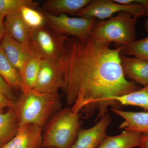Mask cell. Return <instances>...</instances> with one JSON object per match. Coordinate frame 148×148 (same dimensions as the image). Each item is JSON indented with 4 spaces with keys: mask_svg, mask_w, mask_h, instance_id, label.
<instances>
[{
    "mask_svg": "<svg viewBox=\"0 0 148 148\" xmlns=\"http://www.w3.org/2000/svg\"><path fill=\"white\" fill-rule=\"evenodd\" d=\"M97 41L92 36L86 40L67 38L62 60L68 105L74 112L82 111L85 118L98 113L97 119L109 107L120 109L113 98L140 89L125 77L121 63L122 46Z\"/></svg>",
    "mask_w": 148,
    "mask_h": 148,
    "instance_id": "6da1fadb",
    "label": "cell"
},
{
    "mask_svg": "<svg viewBox=\"0 0 148 148\" xmlns=\"http://www.w3.org/2000/svg\"><path fill=\"white\" fill-rule=\"evenodd\" d=\"M61 107L58 92L45 93L34 89L23 91L14 107L18 127L33 124L42 128Z\"/></svg>",
    "mask_w": 148,
    "mask_h": 148,
    "instance_id": "7a4b0ae2",
    "label": "cell"
},
{
    "mask_svg": "<svg viewBox=\"0 0 148 148\" xmlns=\"http://www.w3.org/2000/svg\"><path fill=\"white\" fill-rule=\"evenodd\" d=\"M80 115L69 107L56 112L45 126L42 148H71L80 130Z\"/></svg>",
    "mask_w": 148,
    "mask_h": 148,
    "instance_id": "3957f363",
    "label": "cell"
},
{
    "mask_svg": "<svg viewBox=\"0 0 148 148\" xmlns=\"http://www.w3.org/2000/svg\"><path fill=\"white\" fill-rule=\"evenodd\" d=\"M137 18L126 12L119 13L107 20L97 22L93 27L91 36L100 42H114L126 46L136 40Z\"/></svg>",
    "mask_w": 148,
    "mask_h": 148,
    "instance_id": "277c9868",
    "label": "cell"
},
{
    "mask_svg": "<svg viewBox=\"0 0 148 148\" xmlns=\"http://www.w3.org/2000/svg\"><path fill=\"white\" fill-rule=\"evenodd\" d=\"M67 38L44 26L32 32L30 44L42 59L60 62L64 57Z\"/></svg>",
    "mask_w": 148,
    "mask_h": 148,
    "instance_id": "5b68a950",
    "label": "cell"
},
{
    "mask_svg": "<svg viewBox=\"0 0 148 148\" xmlns=\"http://www.w3.org/2000/svg\"><path fill=\"white\" fill-rule=\"evenodd\" d=\"M46 23L50 29L57 34L71 36L82 40H86L91 36L96 18L71 17L66 14L58 15L45 12Z\"/></svg>",
    "mask_w": 148,
    "mask_h": 148,
    "instance_id": "8992f818",
    "label": "cell"
},
{
    "mask_svg": "<svg viewBox=\"0 0 148 148\" xmlns=\"http://www.w3.org/2000/svg\"><path fill=\"white\" fill-rule=\"evenodd\" d=\"M126 12L136 18L147 15L148 6L140 3L123 5L110 0H95L80 11L77 15L85 18L103 19L115 13Z\"/></svg>",
    "mask_w": 148,
    "mask_h": 148,
    "instance_id": "52a82bcc",
    "label": "cell"
},
{
    "mask_svg": "<svg viewBox=\"0 0 148 148\" xmlns=\"http://www.w3.org/2000/svg\"><path fill=\"white\" fill-rule=\"evenodd\" d=\"M61 61L41 59L34 90L45 93H57L59 89L64 90L65 81Z\"/></svg>",
    "mask_w": 148,
    "mask_h": 148,
    "instance_id": "ba28073f",
    "label": "cell"
},
{
    "mask_svg": "<svg viewBox=\"0 0 148 148\" xmlns=\"http://www.w3.org/2000/svg\"><path fill=\"white\" fill-rule=\"evenodd\" d=\"M0 47L22 78L25 65L37 54L31 48L17 42L6 34L2 40Z\"/></svg>",
    "mask_w": 148,
    "mask_h": 148,
    "instance_id": "9c48e42d",
    "label": "cell"
},
{
    "mask_svg": "<svg viewBox=\"0 0 148 148\" xmlns=\"http://www.w3.org/2000/svg\"><path fill=\"white\" fill-rule=\"evenodd\" d=\"M111 117L106 114L93 127L80 130L75 143L70 148H97L108 135L106 130L111 122Z\"/></svg>",
    "mask_w": 148,
    "mask_h": 148,
    "instance_id": "30bf717a",
    "label": "cell"
},
{
    "mask_svg": "<svg viewBox=\"0 0 148 148\" xmlns=\"http://www.w3.org/2000/svg\"><path fill=\"white\" fill-rule=\"evenodd\" d=\"M42 127L33 124L18 127L16 135L1 148H42Z\"/></svg>",
    "mask_w": 148,
    "mask_h": 148,
    "instance_id": "8fae6325",
    "label": "cell"
},
{
    "mask_svg": "<svg viewBox=\"0 0 148 148\" xmlns=\"http://www.w3.org/2000/svg\"><path fill=\"white\" fill-rule=\"evenodd\" d=\"M5 34L17 42L31 48L32 32L25 24L18 12L9 14L4 19Z\"/></svg>",
    "mask_w": 148,
    "mask_h": 148,
    "instance_id": "7c38bea8",
    "label": "cell"
},
{
    "mask_svg": "<svg viewBox=\"0 0 148 148\" xmlns=\"http://www.w3.org/2000/svg\"><path fill=\"white\" fill-rule=\"evenodd\" d=\"M121 63L125 77L143 86L148 84V61L121 55Z\"/></svg>",
    "mask_w": 148,
    "mask_h": 148,
    "instance_id": "4fadbf2b",
    "label": "cell"
},
{
    "mask_svg": "<svg viewBox=\"0 0 148 148\" xmlns=\"http://www.w3.org/2000/svg\"><path fill=\"white\" fill-rule=\"evenodd\" d=\"M111 110L124 119L119 126L120 129L143 134L148 133V112H127L115 108H112Z\"/></svg>",
    "mask_w": 148,
    "mask_h": 148,
    "instance_id": "5bb4252c",
    "label": "cell"
},
{
    "mask_svg": "<svg viewBox=\"0 0 148 148\" xmlns=\"http://www.w3.org/2000/svg\"><path fill=\"white\" fill-rule=\"evenodd\" d=\"M143 133L125 130L119 135L108 136L97 148H132L140 145Z\"/></svg>",
    "mask_w": 148,
    "mask_h": 148,
    "instance_id": "9a60e30c",
    "label": "cell"
},
{
    "mask_svg": "<svg viewBox=\"0 0 148 148\" xmlns=\"http://www.w3.org/2000/svg\"><path fill=\"white\" fill-rule=\"evenodd\" d=\"M18 128L14 108L0 113V148L7 144L16 135Z\"/></svg>",
    "mask_w": 148,
    "mask_h": 148,
    "instance_id": "2e32d148",
    "label": "cell"
},
{
    "mask_svg": "<svg viewBox=\"0 0 148 148\" xmlns=\"http://www.w3.org/2000/svg\"><path fill=\"white\" fill-rule=\"evenodd\" d=\"M91 0H49L42 5L45 10L61 14L77 13L88 5Z\"/></svg>",
    "mask_w": 148,
    "mask_h": 148,
    "instance_id": "e0dca14e",
    "label": "cell"
},
{
    "mask_svg": "<svg viewBox=\"0 0 148 148\" xmlns=\"http://www.w3.org/2000/svg\"><path fill=\"white\" fill-rule=\"evenodd\" d=\"M0 75L12 89H21L22 80L21 75L9 61L0 47Z\"/></svg>",
    "mask_w": 148,
    "mask_h": 148,
    "instance_id": "ac0fdd59",
    "label": "cell"
},
{
    "mask_svg": "<svg viewBox=\"0 0 148 148\" xmlns=\"http://www.w3.org/2000/svg\"><path fill=\"white\" fill-rule=\"evenodd\" d=\"M120 106H138L148 112V84L136 91L113 98Z\"/></svg>",
    "mask_w": 148,
    "mask_h": 148,
    "instance_id": "d6986e66",
    "label": "cell"
},
{
    "mask_svg": "<svg viewBox=\"0 0 148 148\" xmlns=\"http://www.w3.org/2000/svg\"><path fill=\"white\" fill-rule=\"evenodd\" d=\"M42 59L38 56L36 55L30 59L24 66L22 76V91L34 89Z\"/></svg>",
    "mask_w": 148,
    "mask_h": 148,
    "instance_id": "ffe728a7",
    "label": "cell"
},
{
    "mask_svg": "<svg viewBox=\"0 0 148 148\" xmlns=\"http://www.w3.org/2000/svg\"><path fill=\"white\" fill-rule=\"evenodd\" d=\"M18 13L24 23L32 32L45 26L46 19L44 14L36 8L24 6L21 8Z\"/></svg>",
    "mask_w": 148,
    "mask_h": 148,
    "instance_id": "44dd1931",
    "label": "cell"
},
{
    "mask_svg": "<svg viewBox=\"0 0 148 148\" xmlns=\"http://www.w3.org/2000/svg\"><path fill=\"white\" fill-rule=\"evenodd\" d=\"M121 54L132 56L148 62V36L136 40L128 45L122 46Z\"/></svg>",
    "mask_w": 148,
    "mask_h": 148,
    "instance_id": "7402d4cb",
    "label": "cell"
},
{
    "mask_svg": "<svg viewBox=\"0 0 148 148\" xmlns=\"http://www.w3.org/2000/svg\"><path fill=\"white\" fill-rule=\"evenodd\" d=\"M38 3L32 0H0V14L5 16L18 12L21 8H36Z\"/></svg>",
    "mask_w": 148,
    "mask_h": 148,
    "instance_id": "603a6c76",
    "label": "cell"
},
{
    "mask_svg": "<svg viewBox=\"0 0 148 148\" xmlns=\"http://www.w3.org/2000/svg\"><path fill=\"white\" fill-rule=\"evenodd\" d=\"M0 92L5 95L9 99L16 102V99L13 89L0 75Z\"/></svg>",
    "mask_w": 148,
    "mask_h": 148,
    "instance_id": "cb8c5ba5",
    "label": "cell"
},
{
    "mask_svg": "<svg viewBox=\"0 0 148 148\" xmlns=\"http://www.w3.org/2000/svg\"><path fill=\"white\" fill-rule=\"evenodd\" d=\"M15 102L9 99L5 95L0 92V106L4 109L14 108Z\"/></svg>",
    "mask_w": 148,
    "mask_h": 148,
    "instance_id": "d4e9b609",
    "label": "cell"
},
{
    "mask_svg": "<svg viewBox=\"0 0 148 148\" xmlns=\"http://www.w3.org/2000/svg\"><path fill=\"white\" fill-rule=\"evenodd\" d=\"M5 16L0 14V41L2 40L5 34V29L4 25Z\"/></svg>",
    "mask_w": 148,
    "mask_h": 148,
    "instance_id": "484cf974",
    "label": "cell"
},
{
    "mask_svg": "<svg viewBox=\"0 0 148 148\" xmlns=\"http://www.w3.org/2000/svg\"><path fill=\"white\" fill-rule=\"evenodd\" d=\"M139 147L140 148H148V133L143 134Z\"/></svg>",
    "mask_w": 148,
    "mask_h": 148,
    "instance_id": "4316f807",
    "label": "cell"
},
{
    "mask_svg": "<svg viewBox=\"0 0 148 148\" xmlns=\"http://www.w3.org/2000/svg\"><path fill=\"white\" fill-rule=\"evenodd\" d=\"M144 29L147 32H148V13L147 14V18L146 19L145 22V25H144Z\"/></svg>",
    "mask_w": 148,
    "mask_h": 148,
    "instance_id": "83f0119b",
    "label": "cell"
},
{
    "mask_svg": "<svg viewBox=\"0 0 148 148\" xmlns=\"http://www.w3.org/2000/svg\"><path fill=\"white\" fill-rule=\"evenodd\" d=\"M4 109L2 107H1V106H0V113L4 112Z\"/></svg>",
    "mask_w": 148,
    "mask_h": 148,
    "instance_id": "f1b7e54d",
    "label": "cell"
}]
</instances>
